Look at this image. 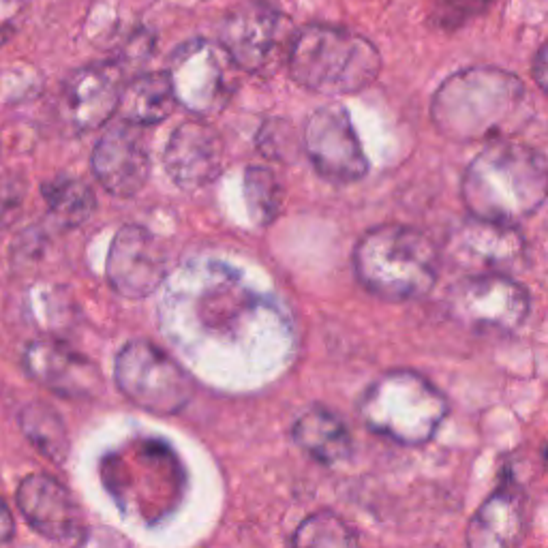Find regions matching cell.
<instances>
[{
    "label": "cell",
    "instance_id": "1",
    "mask_svg": "<svg viewBox=\"0 0 548 548\" xmlns=\"http://www.w3.org/2000/svg\"><path fill=\"white\" fill-rule=\"evenodd\" d=\"M437 131L452 142H495L521 133L534 118L527 88L497 67H469L452 73L431 103Z\"/></svg>",
    "mask_w": 548,
    "mask_h": 548
},
{
    "label": "cell",
    "instance_id": "2",
    "mask_svg": "<svg viewBox=\"0 0 548 548\" xmlns=\"http://www.w3.org/2000/svg\"><path fill=\"white\" fill-rule=\"evenodd\" d=\"M548 165L540 150L514 137L489 142L467 165L461 197L471 217L519 225L542 208Z\"/></svg>",
    "mask_w": 548,
    "mask_h": 548
},
{
    "label": "cell",
    "instance_id": "3",
    "mask_svg": "<svg viewBox=\"0 0 548 548\" xmlns=\"http://www.w3.org/2000/svg\"><path fill=\"white\" fill-rule=\"evenodd\" d=\"M382 73V54L354 30L302 26L289 43V75L315 95L345 97L369 88Z\"/></svg>",
    "mask_w": 548,
    "mask_h": 548
},
{
    "label": "cell",
    "instance_id": "4",
    "mask_svg": "<svg viewBox=\"0 0 548 548\" xmlns=\"http://www.w3.org/2000/svg\"><path fill=\"white\" fill-rule=\"evenodd\" d=\"M358 281L388 302L416 300L439 277V251L416 227L386 223L364 234L354 249Z\"/></svg>",
    "mask_w": 548,
    "mask_h": 548
},
{
    "label": "cell",
    "instance_id": "5",
    "mask_svg": "<svg viewBox=\"0 0 548 548\" xmlns=\"http://www.w3.org/2000/svg\"><path fill=\"white\" fill-rule=\"evenodd\" d=\"M448 401L416 371H388L364 390L358 403L362 422L377 435L403 446H422L448 416Z\"/></svg>",
    "mask_w": 548,
    "mask_h": 548
},
{
    "label": "cell",
    "instance_id": "6",
    "mask_svg": "<svg viewBox=\"0 0 548 548\" xmlns=\"http://www.w3.org/2000/svg\"><path fill=\"white\" fill-rule=\"evenodd\" d=\"M118 390L140 409L155 416H174L185 409L195 392L193 377L148 341L127 343L116 358Z\"/></svg>",
    "mask_w": 548,
    "mask_h": 548
},
{
    "label": "cell",
    "instance_id": "7",
    "mask_svg": "<svg viewBox=\"0 0 548 548\" xmlns=\"http://www.w3.org/2000/svg\"><path fill=\"white\" fill-rule=\"evenodd\" d=\"M446 307L465 328L508 334L527 319L529 294L510 274H467L450 287Z\"/></svg>",
    "mask_w": 548,
    "mask_h": 548
},
{
    "label": "cell",
    "instance_id": "8",
    "mask_svg": "<svg viewBox=\"0 0 548 548\" xmlns=\"http://www.w3.org/2000/svg\"><path fill=\"white\" fill-rule=\"evenodd\" d=\"M232 67L221 45L187 41L170 56L165 73L178 105L197 116H215L232 97Z\"/></svg>",
    "mask_w": 548,
    "mask_h": 548
},
{
    "label": "cell",
    "instance_id": "9",
    "mask_svg": "<svg viewBox=\"0 0 548 548\" xmlns=\"http://www.w3.org/2000/svg\"><path fill=\"white\" fill-rule=\"evenodd\" d=\"M302 144L317 174L337 185L358 182L369 172V159L360 137L349 112L341 105L319 108L307 120Z\"/></svg>",
    "mask_w": 548,
    "mask_h": 548
},
{
    "label": "cell",
    "instance_id": "10",
    "mask_svg": "<svg viewBox=\"0 0 548 548\" xmlns=\"http://www.w3.org/2000/svg\"><path fill=\"white\" fill-rule=\"evenodd\" d=\"M105 274L116 294L142 300L155 294L170 274V253L146 227L125 225L112 240Z\"/></svg>",
    "mask_w": 548,
    "mask_h": 548
},
{
    "label": "cell",
    "instance_id": "11",
    "mask_svg": "<svg viewBox=\"0 0 548 548\" xmlns=\"http://www.w3.org/2000/svg\"><path fill=\"white\" fill-rule=\"evenodd\" d=\"M446 255L467 274H510L525 257L516 225L469 217L450 232Z\"/></svg>",
    "mask_w": 548,
    "mask_h": 548
},
{
    "label": "cell",
    "instance_id": "12",
    "mask_svg": "<svg viewBox=\"0 0 548 548\" xmlns=\"http://www.w3.org/2000/svg\"><path fill=\"white\" fill-rule=\"evenodd\" d=\"M281 37L283 15L264 0H249L225 15L219 45L234 67L255 73L272 63Z\"/></svg>",
    "mask_w": 548,
    "mask_h": 548
},
{
    "label": "cell",
    "instance_id": "13",
    "mask_svg": "<svg viewBox=\"0 0 548 548\" xmlns=\"http://www.w3.org/2000/svg\"><path fill=\"white\" fill-rule=\"evenodd\" d=\"M18 506L26 523L52 542L78 544L86 534L78 501L52 476H26L18 489Z\"/></svg>",
    "mask_w": 548,
    "mask_h": 548
},
{
    "label": "cell",
    "instance_id": "14",
    "mask_svg": "<svg viewBox=\"0 0 548 548\" xmlns=\"http://www.w3.org/2000/svg\"><path fill=\"white\" fill-rule=\"evenodd\" d=\"M163 163L180 189H202L223 170V137L215 127L200 123V120H187L170 135Z\"/></svg>",
    "mask_w": 548,
    "mask_h": 548
},
{
    "label": "cell",
    "instance_id": "15",
    "mask_svg": "<svg viewBox=\"0 0 548 548\" xmlns=\"http://www.w3.org/2000/svg\"><path fill=\"white\" fill-rule=\"evenodd\" d=\"M24 369L37 384L67 399H93L103 390L97 364L63 343H30L24 352Z\"/></svg>",
    "mask_w": 548,
    "mask_h": 548
},
{
    "label": "cell",
    "instance_id": "16",
    "mask_svg": "<svg viewBox=\"0 0 548 548\" xmlns=\"http://www.w3.org/2000/svg\"><path fill=\"white\" fill-rule=\"evenodd\" d=\"M120 93H123V69L118 63L82 67L65 82V116L78 131H95L118 112Z\"/></svg>",
    "mask_w": 548,
    "mask_h": 548
},
{
    "label": "cell",
    "instance_id": "17",
    "mask_svg": "<svg viewBox=\"0 0 548 548\" xmlns=\"http://www.w3.org/2000/svg\"><path fill=\"white\" fill-rule=\"evenodd\" d=\"M93 172L103 189L116 197H133L146 185L150 157L135 125H123L105 133L93 152Z\"/></svg>",
    "mask_w": 548,
    "mask_h": 548
},
{
    "label": "cell",
    "instance_id": "18",
    "mask_svg": "<svg viewBox=\"0 0 548 548\" xmlns=\"http://www.w3.org/2000/svg\"><path fill=\"white\" fill-rule=\"evenodd\" d=\"M525 499L512 484L499 489L478 508L467 529V544L474 548H508L525 534Z\"/></svg>",
    "mask_w": 548,
    "mask_h": 548
},
{
    "label": "cell",
    "instance_id": "19",
    "mask_svg": "<svg viewBox=\"0 0 548 548\" xmlns=\"http://www.w3.org/2000/svg\"><path fill=\"white\" fill-rule=\"evenodd\" d=\"M292 437L311 459L326 467L352 459L354 439L345 422L326 407H311L294 422Z\"/></svg>",
    "mask_w": 548,
    "mask_h": 548
},
{
    "label": "cell",
    "instance_id": "20",
    "mask_svg": "<svg viewBox=\"0 0 548 548\" xmlns=\"http://www.w3.org/2000/svg\"><path fill=\"white\" fill-rule=\"evenodd\" d=\"M176 97L167 73H146L123 86L118 101V114L129 125H159L176 110Z\"/></svg>",
    "mask_w": 548,
    "mask_h": 548
},
{
    "label": "cell",
    "instance_id": "21",
    "mask_svg": "<svg viewBox=\"0 0 548 548\" xmlns=\"http://www.w3.org/2000/svg\"><path fill=\"white\" fill-rule=\"evenodd\" d=\"M22 431L28 437L45 459H50L56 465H63L69 456V435L65 422L56 411L45 403H30L24 407L22 416Z\"/></svg>",
    "mask_w": 548,
    "mask_h": 548
},
{
    "label": "cell",
    "instance_id": "22",
    "mask_svg": "<svg viewBox=\"0 0 548 548\" xmlns=\"http://www.w3.org/2000/svg\"><path fill=\"white\" fill-rule=\"evenodd\" d=\"M52 217L65 227H78L95 212V195L82 180L56 178L43 187Z\"/></svg>",
    "mask_w": 548,
    "mask_h": 548
},
{
    "label": "cell",
    "instance_id": "23",
    "mask_svg": "<svg viewBox=\"0 0 548 548\" xmlns=\"http://www.w3.org/2000/svg\"><path fill=\"white\" fill-rule=\"evenodd\" d=\"M245 202L255 223L270 225L279 217L283 204V189L277 176L266 167L251 165L245 172Z\"/></svg>",
    "mask_w": 548,
    "mask_h": 548
},
{
    "label": "cell",
    "instance_id": "24",
    "mask_svg": "<svg viewBox=\"0 0 548 548\" xmlns=\"http://www.w3.org/2000/svg\"><path fill=\"white\" fill-rule=\"evenodd\" d=\"M292 544L298 548H317V546H356L358 536L354 529L343 523L337 514L332 512H317L304 521L296 534L292 536Z\"/></svg>",
    "mask_w": 548,
    "mask_h": 548
},
{
    "label": "cell",
    "instance_id": "25",
    "mask_svg": "<svg viewBox=\"0 0 548 548\" xmlns=\"http://www.w3.org/2000/svg\"><path fill=\"white\" fill-rule=\"evenodd\" d=\"M255 144L268 159L292 161L298 150V137L294 133V127H289L285 120H268L260 133H257Z\"/></svg>",
    "mask_w": 548,
    "mask_h": 548
},
{
    "label": "cell",
    "instance_id": "26",
    "mask_svg": "<svg viewBox=\"0 0 548 548\" xmlns=\"http://www.w3.org/2000/svg\"><path fill=\"white\" fill-rule=\"evenodd\" d=\"M28 182L22 174L9 172L0 176V227H11L22 215Z\"/></svg>",
    "mask_w": 548,
    "mask_h": 548
},
{
    "label": "cell",
    "instance_id": "27",
    "mask_svg": "<svg viewBox=\"0 0 548 548\" xmlns=\"http://www.w3.org/2000/svg\"><path fill=\"white\" fill-rule=\"evenodd\" d=\"M26 11V0H0V45L13 37Z\"/></svg>",
    "mask_w": 548,
    "mask_h": 548
},
{
    "label": "cell",
    "instance_id": "28",
    "mask_svg": "<svg viewBox=\"0 0 548 548\" xmlns=\"http://www.w3.org/2000/svg\"><path fill=\"white\" fill-rule=\"evenodd\" d=\"M531 73L538 82V88L542 93H546V73H548V60H546V45H540V50L536 52L534 63H531Z\"/></svg>",
    "mask_w": 548,
    "mask_h": 548
},
{
    "label": "cell",
    "instance_id": "29",
    "mask_svg": "<svg viewBox=\"0 0 548 548\" xmlns=\"http://www.w3.org/2000/svg\"><path fill=\"white\" fill-rule=\"evenodd\" d=\"M13 536V516L9 508L5 506V501H0V544L9 542Z\"/></svg>",
    "mask_w": 548,
    "mask_h": 548
}]
</instances>
